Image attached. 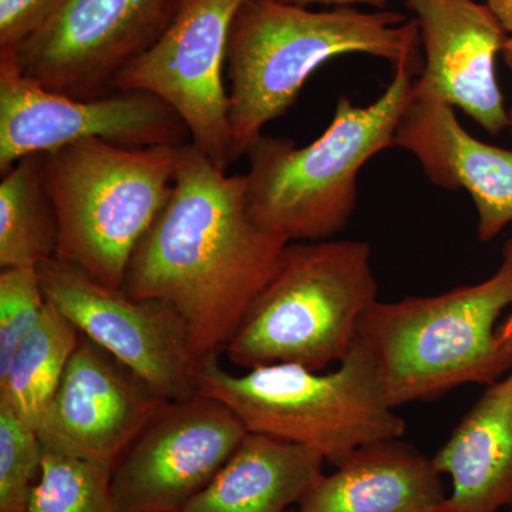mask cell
<instances>
[{"mask_svg":"<svg viewBox=\"0 0 512 512\" xmlns=\"http://www.w3.org/2000/svg\"><path fill=\"white\" fill-rule=\"evenodd\" d=\"M288 244L252 220L245 175H227L183 144L170 198L138 244L121 291L173 309L198 360L225 349Z\"/></svg>","mask_w":512,"mask_h":512,"instance_id":"obj_1","label":"cell"},{"mask_svg":"<svg viewBox=\"0 0 512 512\" xmlns=\"http://www.w3.org/2000/svg\"><path fill=\"white\" fill-rule=\"evenodd\" d=\"M369 55L423 70L416 19L393 10H311L244 0L228 45L229 161L247 156L266 124L284 116L313 73L335 57Z\"/></svg>","mask_w":512,"mask_h":512,"instance_id":"obj_2","label":"cell"},{"mask_svg":"<svg viewBox=\"0 0 512 512\" xmlns=\"http://www.w3.org/2000/svg\"><path fill=\"white\" fill-rule=\"evenodd\" d=\"M417 76L412 67H396L379 99L367 106L340 96L328 128L308 146L262 134L248 150L245 174L255 224L288 242L325 241L345 231L356 210L360 171L394 147Z\"/></svg>","mask_w":512,"mask_h":512,"instance_id":"obj_3","label":"cell"},{"mask_svg":"<svg viewBox=\"0 0 512 512\" xmlns=\"http://www.w3.org/2000/svg\"><path fill=\"white\" fill-rule=\"evenodd\" d=\"M512 308V237L490 278L433 296L377 299L356 342L372 360L384 399L397 409L464 386L488 384L512 370L497 326Z\"/></svg>","mask_w":512,"mask_h":512,"instance_id":"obj_4","label":"cell"},{"mask_svg":"<svg viewBox=\"0 0 512 512\" xmlns=\"http://www.w3.org/2000/svg\"><path fill=\"white\" fill-rule=\"evenodd\" d=\"M376 301L367 242H289L222 352L242 369L291 363L322 372L349 355L360 320Z\"/></svg>","mask_w":512,"mask_h":512,"instance_id":"obj_5","label":"cell"},{"mask_svg":"<svg viewBox=\"0 0 512 512\" xmlns=\"http://www.w3.org/2000/svg\"><path fill=\"white\" fill-rule=\"evenodd\" d=\"M194 383L198 394L225 404L251 433L312 448L335 467L357 448L400 439L406 430L357 342L329 373L276 363L234 375L214 353L195 362Z\"/></svg>","mask_w":512,"mask_h":512,"instance_id":"obj_6","label":"cell"},{"mask_svg":"<svg viewBox=\"0 0 512 512\" xmlns=\"http://www.w3.org/2000/svg\"><path fill=\"white\" fill-rule=\"evenodd\" d=\"M178 153L180 146L89 138L45 154L43 175L59 221L56 258L123 288L138 244L170 198Z\"/></svg>","mask_w":512,"mask_h":512,"instance_id":"obj_7","label":"cell"},{"mask_svg":"<svg viewBox=\"0 0 512 512\" xmlns=\"http://www.w3.org/2000/svg\"><path fill=\"white\" fill-rule=\"evenodd\" d=\"M244 0H178L160 36L124 67L111 92H144L180 116L191 143L221 170L229 161L224 84L232 23Z\"/></svg>","mask_w":512,"mask_h":512,"instance_id":"obj_8","label":"cell"},{"mask_svg":"<svg viewBox=\"0 0 512 512\" xmlns=\"http://www.w3.org/2000/svg\"><path fill=\"white\" fill-rule=\"evenodd\" d=\"M89 138L127 147L191 143L184 121L153 94L76 99L32 82L12 60L0 57V173L22 158Z\"/></svg>","mask_w":512,"mask_h":512,"instance_id":"obj_9","label":"cell"},{"mask_svg":"<svg viewBox=\"0 0 512 512\" xmlns=\"http://www.w3.org/2000/svg\"><path fill=\"white\" fill-rule=\"evenodd\" d=\"M37 272L46 301L163 399L197 394V359L173 309L111 289L62 259H50Z\"/></svg>","mask_w":512,"mask_h":512,"instance_id":"obj_10","label":"cell"},{"mask_svg":"<svg viewBox=\"0 0 512 512\" xmlns=\"http://www.w3.org/2000/svg\"><path fill=\"white\" fill-rule=\"evenodd\" d=\"M178 0H67L12 60L29 80L76 97L111 92L117 74L160 36Z\"/></svg>","mask_w":512,"mask_h":512,"instance_id":"obj_11","label":"cell"},{"mask_svg":"<svg viewBox=\"0 0 512 512\" xmlns=\"http://www.w3.org/2000/svg\"><path fill=\"white\" fill-rule=\"evenodd\" d=\"M225 404L194 394L168 402L114 466L119 512H177L201 493L247 436Z\"/></svg>","mask_w":512,"mask_h":512,"instance_id":"obj_12","label":"cell"},{"mask_svg":"<svg viewBox=\"0 0 512 512\" xmlns=\"http://www.w3.org/2000/svg\"><path fill=\"white\" fill-rule=\"evenodd\" d=\"M167 403L82 335L37 431L45 446L114 467Z\"/></svg>","mask_w":512,"mask_h":512,"instance_id":"obj_13","label":"cell"},{"mask_svg":"<svg viewBox=\"0 0 512 512\" xmlns=\"http://www.w3.org/2000/svg\"><path fill=\"white\" fill-rule=\"evenodd\" d=\"M419 25L423 90L463 110L491 136L508 130V110L495 74L507 30L477 0H407Z\"/></svg>","mask_w":512,"mask_h":512,"instance_id":"obj_14","label":"cell"},{"mask_svg":"<svg viewBox=\"0 0 512 512\" xmlns=\"http://www.w3.org/2000/svg\"><path fill=\"white\" fill-rule=\"evenodd\" d=\"M394 147L413 154L431 184L468 192L476 205L480 241L490 242L511 224L512 150L471 136L454 107L417 82Z\"/></svg>","mask_w":512,"mask_h":512,"instance_id":"obj_15","label":"cell"},{"mask_svg":"<svg viewBox=\"0 0 512 512\" xmlns=\"http://www.w3.org/2000/svg\"><path fill=\"white\" fill-rule=\"evenodd\" d=\"M447 500L433 458L399 439L357 448L313 485L296 512H441Z\"/></svg>","mask_w":512,"mask_h":512,"instance_id":"obj_16","label":"cell"},{"mask_svg":"<svg viewBox=\"0 0 512 512\" xmlns=\"http://www.w3.org/2000/svg\"><path fill=\"white\" fill-rule=\"evenodd\" d=\"M451 478L441 512H500L512 505V370L488 384L433 457Z\"/></svg>","mask_w":512,"mask_h":512,"instance_id":"obj_17","label":"cell"},{"mask_svg":"<svg viewBox=\"0 0 512 512\" xmlns=\"http://www.w3.org/2000/svg\"><path fill=\"white\" fill-rule=\"evenodd\" d=\"M312 448L248 431L207 487L177 512H286L323 476Z\"/></svg>","mask_w":512,"mask_h":512,"instance_id":"obj_18","label":"cell"},{"mask_svg":"<svg viewBox=\"0 0 512 512\" xmlns=\"http://www.w3.org/2000/svg\"><path fill=\"white\" fill-rule=\"evenodd\" d=\"M45 154L18 161L0 183V268L39 269L56 258L59 221L43 175Z\"/></svg>","mask_w":512,"mask_h":512,"instance_id":"obj_19","label":"cell"},{"mask_svg":"<svg viewBox=\"0 0 512 512\" xmlns=\"http://www.w3.org/2000/svg\"><path fill=\"white\" fill-rule=\"evenodd\" d=\"M80 340L76 326L47 302L42 319L0 373V404L39 430Z\"/></svg>","mask_w":512,"mask_h":512,"instance_id":"obj_20","label":"cell"},{"mask_svg":"<svg viewBox=\"0 0 512 512\" xmlns=\"http://www.w3.org/2000/svg\"><path fill=\"white\" fill-rule=\"evenodd\" d=\"M113 470L43 444L42 468L23 512H119L111 491Z\"/></svg>","mask_w":512,"mask_h":512,"instance_id":"obj_21","label":"cell"},{"mask_svg":"<svg viewBox=\"0 0 512 512\" xmlns=\"http://www.w3.org/2000/svg\"><path fill=\"white\" fill-rule=\"evenodd\" d=\"M42 461L39 431L0 404V512L25 511Z\"/></svg>","mask_w":512,"mask_h":512,"instance_id":"obj_22","label":"cell"},{"mask_svg":"<svg viewBox=\"0 0 512 512\" xmlns=\"http://www.w3.org/2000/svg\"><path fill=\"white\" fill-rule=\"evenodd\" d=\"M47 306L36 269L0 272V373L8 369L16 350L42 319Z\"/></svg>","mask_w":512,"mask_h":512,"instance_id":"obj_23","label":"cell"},{"mask_svg":"<svg viewBox=\"0 0 512 512\" xmlns=\"http://www.w3.org/2000/svg\"><path fill=\"white\" fill-rule=\"evenodd\" d=\"M67 0H0V55L39 32Z\"/></svg>","mask_w":512,"mask_h":512,"instance_id":"obj_24","label":"cell"},{"mask_svg":"<svg viewBox=\"0 0 512 512\" xmlns=\"http://www.w3.org/2000/svg\"><path fill=\"white\" fill-rule=\"evenodd\" d=\"M289 5L311 8V6H333V8H356L357 5L370 6L375 9H387L389 0H282Z\"/></svg>","mask_w":512,"mask_h":512,"instance_id":"obj_25","label":"cell"},{"mask_svg":"<svg viewBox=\"0 0 512 512\" xmlns=\"http://www.w3.org/2000/svg\"><path fill=\"white\" fill-rule=\"evenodd\" d=\"M484 3L493 10L508 35L512 36V0H485Z\"/></svg>","mask_w":512,"mask_h":512,"instance_id":"obj_26","label":"cell"},{"mask_svg":"<svg viewBox=\"0 0 512 512\" xmlns=\"http://www.w3.org/2000/svg\"><path fill=\"white\" fill-rule=\"evenodd\" d=\"M498 332H500L504 345L507 346V349L510 350L512 355V311L510 315L507 316V319L501 323L500 328H498ZM510 512H512V505Z\"/></svg>","mask_w":512,"mask_h":512,"instance_id":"obj_27","label":"cell"},{"mask_svg":"<svg viewBox=\"0 0 512 512\" xmlns=\"http://www.w3.org/2000/svg\"><path fill=\"white\" fill-rule=\"evenodd\" d=\"M501 55H503L504 62L512 73V36L508 37L507 42H505L503 53H501Z\"/></svg>","mask_w":512,"mask_h":512,"instance_id":"obj_28","label":"cell"},{"mask_svg":"<svg viewBox=\"0 0 512 512\" xmlns=\"http://www.w3.org/2000/svg\"><path fill=\"white\" fill-rule=\"evenodd\" d=\"M508 119H510V123H508V131H510L512 137V107L508 110Z\"/></svg>","mask_w":512,"mask_h":512,"instance_id":"obj_29","label":"cell"},{"mask_svg":"<svg viewBox=\"0 0 512 512\" xmlns=\"http://www.w3.org/2000/svg\"><path fill=\"white\" fill-rule=\"evenodd\" d=\"M286 512H291V511H286ZM296 512V511H295Z\"/></svg>","mask_w":512,"mask_h":512,"instance_id":"obj_30","label":"cell"}]
</instances>
